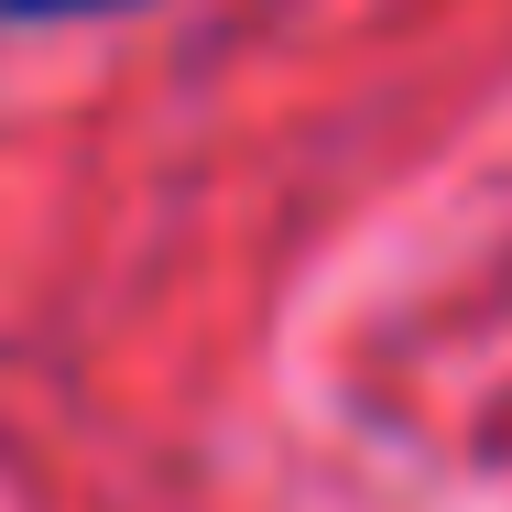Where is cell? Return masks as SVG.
Instances as JSON below:
<instances>
[{"mask_svg": "<svg viewBox=\"0 0 512 512\" xmlns=\"http://www.w3.org/2000/svg\"><path fill=\"white\" fill-rule=\"evenodd\" d=\"M11 22H55V11H120V0H0Z\"/></svg>", "mask_w": 512, "mask_h": 512, "instance_id": "obj_1", "label": "cell"}]
</instances>
